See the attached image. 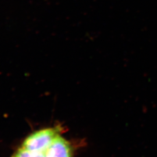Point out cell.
Instances as JSON below:
<instances>
[{
    "mask_svg": "<svg viewBox=\"0 0 157 157\" xmlns=\"http://www.w3.org/2000/svg\"><path fill=\"white\" fill-rule=\"evenodd\" d=\"M58 136V131L56 129H42L29 136L22 148L32 151L45 152Z\"/></svg>",
    "mask_w": 157,
    "mask_h": 157,
    "instance_id": "1",
    "label": "cell"
},
{
    "mask_svg": "<svg viewBox=\"0 0 157 157\" xmlns=\"http://www.w3.org/2000/svg\"><path fill=\"white\" fill-rule=\"evenodd\" d=\"M45 157H72V148L67 141L58 136L45 152Z\"/></svg>",
    "mask_w": 157,
    "mask_h": 157,
    "instance_id": "2",
    "label": "cell"
},
{
    "mask_svg": "<svg viewBox=\"0 0 157 157\" xmlns=\"http://www.w3.org/2000/svg\"><path fill=\"white\" fill-rule=\"evenodd\" d=\"M13 157H45V152L32 151L21 148Z\"/></svg>",
    "mask_w": 157,
    "mask_h": 157,
    "instance_id": "3",
    "label": "cell"
}]
</instances>
